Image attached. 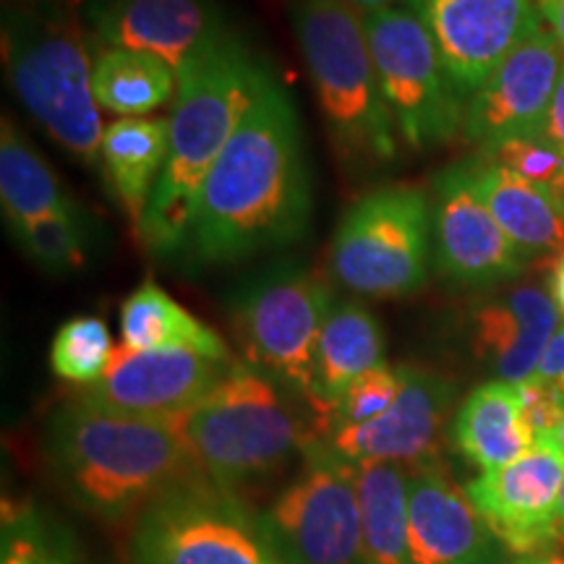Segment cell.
<instances>
[{
  "mask_svg": "<svg viewBox=\"0 0 564 564\" xmlns=\"http://www.w3.org/2000/svg\"><path fill=\"white\" fill-rule=\"evenodd\" d=\"M175 82L178 74L171 63L129 47H102L91 70V87L100 110L123 118H144L171 102Z\"/></svg>",
  "mask_w": 564,
  "mask_h": 564,
  "instance_id": "27",
  "label": "cell"
},
{
  "mask_svg": "<svg viewBox=\"0 0 564 564\" xmlns=\"http://www.w3.org/2000/svg\"><path fill=\"white\" fill-rule=\"evenodd\" d=\"M535 562H539V564H564V554L549 552L544 556H535Z\"/></svg>",
  "mask_w": 564,
  "mask_h": 564,
  "instance_id": "42",
  "label": "cell"
},
{
  "mask_svg": "<svg viewBox=\"0 0 564 564\" xmlns=\"http://www.w3.org/2000/svg\"><path fill=\"white\" fill-rule=\"evenodd\" d=\"M470 178L494 220L525 257L564 249V199L552 188L514 175L497 162L468 160Z\"/></svg>",
  "mask_w": 564,
  "mask_h": 564,
  "instance_id": "21",
  "label": "cell"
},
{
  "mask_svg": "<svg viewBox=\"0 0 564 564\" xmlns=\"http://www.w3.org/2000/svg\"><path fill=\"white\" fill-rule=\"evenodd\" d=\"M0 564H87L74 535L26 505L3 507Z\"/></svg>",
  "mask_w": 564,
  "mask_h": 564,
  "instance_id": "29",
  "label": "cell"
},
{
  "mask_svg": "<svg viewBox=\"0 0 564 564\" xmlns=\"http://www.w3.org/2000/svg\"><path fill=\"white\" fill-rule=\"evenodd\" d=\"M112 352L116 345L108 324L97 316H74L53 337L51 366L66 382L89 387L108 371Z\"/></svg>",
  "mask_w": 564,
  "mask_h": 564,
  "instance_id": "31",
  "label": "cell"
},
{
  "mask_svg": "<svg viewBox=\"0 0 564 564\" xmlns=\"http://www.w3.org/2000/svg\"><path fill=\"white\" fill-rule=\"evenodd\" d=\"M403 390L377 419L329 432V447L350 463L384 460L408 468L436 463L455 403V384L442 373L400 366Z\"/></svg>",
  "mask_w": 564,
  "mask_h": 564,
  "instance_id": "16",
  "label": "cell"
},
{
  "mask_svg": "<svg viewBox=\"0 0 564 564\" xmlns=\"http://www.w3.org/2000/svg\"><path fill=\"white\" fill-rule=\"evenodd\" d=\"M560 329V308L541 285H518L476 303L468 314V348L502 382H525Z\"/></svg>",
  "mask_w": 564,
  "mask_h": 564,
  "instance_id": "19",
  "label": "cell"
},
{
  "mask_svg": "<svg viewBox=\"0 0 564 564\" xmlns=\"http://www.w3.org/2000/svg\"><path fill=\"white\" fill-rule=\"evenodd\" d=\"M293 24L337 158L358 167L392 162L398 129L379 87L364 11L348 0H295Z\"/></svg>",
  "mask_w": 564,
  "mask_h": 564,
  "instance_id": "6",
  "label": "cell"
},
{
  "mask_svg": "<svg viewBox=\"0 0 564 564\" xmlns=\"http://www.w3.org/2000/svg\"><path fill=\"white\" fill-rule=\"evenodd\" d=\"M564 70V51L541 21L465 102L463 139L489 152L541 133Z\"/></svg>",
  "mask_w": 564,
  "mask_h": 564,
  "instance_id": "12",
  "label": "cell"
},
{
  "mask_svg": "<svg viewBox=\"0 0 564 564\" xmlns=\"http://www.w3.org/2000/svg\"><path fill=\"white\" fill-rule=\"evenodd\" d=\"M549 293H552L556 308H560V314L564 316V257L554 267L552 280H549Z\"/></svg>",
  "mask_w": 564,
  "mask_h": 564,
  "instance_id": "38",
  "label": "cell"
},
{
  "mask_svg": "<svg viewBox=\"0 0 564 564\" xmlns=\"http://www.w3.org/2000/svg\"><path fill=\"white\" fill-rule=\"evenodd\" d=\"M312 217V178L301 123L267 68L257 95L196 196L188 249L225 264L299 241Z\"/></svg>",
  "mask_w": 564,
  "mask_h": 564,
  "instance_id": "1",
  "label": "cell"
},
{
  "mask_svg": "<svg viewBox=\"0 0 564 564\" xmlns=\"http://www.w3.org/2000/svg\"><path fill=\"white\" fill-rule=\"evenodd\" d=\"M533 377L546 379V382H562L564 379V327L556 329L552 343L546 345L544 358H541L539 369Z\"/></svg>",
  "mask_w": 564,
  "mask_h": 564,
  "instance_id": "36",
  "label": "cell"
},
{
  "mask_svg": "<svg viewBox=\"0 0 564 564\" xmlns=\"http://www.w3.org/2000/svg\"><path fill=\"white\" fill-rule=\"evenodd\" d=\"M167 150L171 118H121L105 129L100 147L105 175L137 230L165 171Z\"/></svg>",
  "mask_w": 564,
  "mask_h": 564,
  "instance_id": "24",
  "label": "cell"
},
{
  "mask_svg": "<svg viewBox=\"0 0 564 564\" xmlns=\"http://www.w3.org/2000/svg\"><path fill=\"white\" fill-rule=\"evenodd\" d=\"M432 262V199L411 186H384L364 194L343 215L329 251L335 280L369 299L419 293Z\"/></svg>",
  "mask_w": 564,
  "mask_h": 564,
  "instance_id": "8",
  "label": "cell"
},
{
  "mask_svg": "<svg viewBox=\"0 0 564 564\" xmlns=\"http://www.w3.org/2000/svg\"><path fill=\"white\" fill-rule=\"evenodd\" d=\"M539 11L546 30L554 34L564 51V0H539Z\"/></svg>",
  "mask_w": 564,
  "mask_h": 564,
  "instance_id": "37",
  "label": "cell"
},
{
  "mask_svg": "<svg viewBox=\"0 0 564 564\" xmlns=\"http://www.w3.org/2000/svg\"><path fill=\"white\" fill-rule=\"evenodd\" d=\"M564 481V455L554 444H535L510 465L481 470L465 486L478 514L512 554L535 556L556 541L554 512Z\"/></svg>",
  "mask_w": 564,
  "mask_h": 564,
  "instance_id": "17",
  "label": "cell"
},
{
  "mask_svg": "<svg viewBox=\"0 0 564 564\" xmlns=\"http://www.w3.org/2000/svg\"><path fill=\"white\" fill-rule=\"evenodd\" d=\"M267 66L228 34L178 70V95L171 112V150L139 236L154 253L188 246L196 196L257 95Z\"/></svg>",
  "mask_w": 564,
  "mask_h": 564,
  "instance_id": "2",
  "label": "cell"
},
{
  "mask_svg": "<svg viewBox=\"0 0 564 564\" xmlns=\"http://www.w3.org/2000/svg\"><path fill=\"white\" fill-rule=\"evenodd\" d=\"M408 546L411 564H502L497 535L434 463L408 478Z\"/></svg>",
  "mask_w": 564,
  "mask_h": 564,
  "instance_id": "18",
  "label": "cell"
},
{
  "mask_svg": "<svg viewBox=\"0 0 564 564\" xmlns=\"http://www.w3.org/2000/svg\"><path fill=\"white\" fill-rule=\"evenodd\" d=\"M408 465L356 463L364 520V564H411L408 546Z\"/></svg>",
  "mask_w": 564,
  "mask_h": 564,
  "instance_id": "26",
  "label": "cell"
},
{
  "mask_svg": "<svg viewBox=\"0 0 564 564\" xmlns=\"http://www.w3.org/2000/svg\"><path fill=\"white\" fill-rule=\"evenodd\" d=\"M335 306L319 272L278 264L246 282L230 303L232 327L251 366L314 403L316 345Z\"/></svg>",
  "mask_w": 564,
  "mask_h": 564,
  "instance_id": "9",
  "label": "cell"
},
{
  "mask_svg": "<svg viewBox=\"0 0 564 564\" xmlns=\"http://www.w3.org/2000/svg\"><path fill=\"white\" fill-rule=\"evenodd\" d=\"M303 457V474L267 512L288 564H364L356 463L319 440Z\"/></svg>",
  "mask_w": 564,
  "mask_h": 564,
  "instance_id": "11",
  "label": "cell"
},
{
  "mask_svg": "<svg viewBox=\"0 0 564 564\" xmlns=\"http://www.w3.org/2000/svg\"><path fill=\"white\" fill-rule=\"evenodd\" d=\"M408 9L432 32L465 102L544 21L539 0H408Z\"/></svg>",
  "mask_w": 564,
  "mask_h": 564,
  "instance_id": "15",
  "label": "cell"
},
{
  "mask_svg": "<svg viewBox=\"0 0 564 564\" xmlns=\"http://www.w3.org/2000/svg\"><path fill=\"white\" fill-rule=\"evenodd\" d=\"M3 63L13 95L42 129L82 162L100 158L108 126L95 100V61L74 9L19 3L6 11Z\"/></svg>",
  "mask_w": 564,
  "mask_h": 564,
  "instance_id": "5",
  "label": "cell"
},
{
  "mask_svg": "<svg viewBox=\"0 0 564 564\" xmlns=\"http://www.w3.org/2000/svg\"><path fill=\"white\" fill-rule=\"evenodd\" d=\"M478 158L497 162L520 178L552 188L564 199V158L541 133L505 141L489 152H478Z\"/></svg>",
  "mask_w": 564,
  "mask_h": 564,
  "instance_id": "33",
  "label": "cell"
},
{
  "mask_svg": "<svg viewBox=\"0 0 564 564\" xmlns=\"http://www.w3.org/2000/svg\"><path fill=\"white\" fill-rule=\"evenodd\" d=\"M434 264L444 278L489 288L525 272L528 257L494 220L470 178L468 162L444 167L434 178Z\"/></svg>",
  "mask_w": 564,
  "mask_h": 564,
  "instance_id": "13",
  "label": "cell"
},
{
  "mask_svg": "<svg viewBox=\"0 0 564 564\" xmlns=\"http://www.w3.org/2000/svg\"><path fill=\"white\" fill-rule=\"evenodd\" d=\"M518 392L535 444H549L564 419V390L556 382L531 377L518 382Z\"/></svg>",
  "mask_w": 564,
  "mask_h": 564,
  "instance_id": "34",
  "label": "cell"
},
{
  "mask_svg": "<svg viewBox=\"0 0 564 564\" xmlns=\"http://www.w3.org/2000/svg\"><path fill=\"white\" fill-rule=\"evenodd\" d=\"M228 34L215 0H108L97 17L105 47L158 55L175 74Z\"/></svg>",
  "mask_w": 564,
  "mask_h": 564,
  "instance_id": "20",
  "label": "cell"
},
{
  "mask_svg": "<svg viewBox=\"0 0 564 564\" xmlns=\"http://www.w3.org/2000/svg\"><path fill=\"white\" fill-rule=\"evenodd\" d=\"M121 337L133 350H196L217 361H232L215 329L196 319L154 280H144L121 306Z\"/></svg>",
  "mask_w": 564,
  "mask_h": 564,
  "instance_id": "25",
  "label": "cell"
},
{
  "mask_svg": "<svg viewBox=\"0 0 564 564\" xmlns=\"http://www.w3.org/2000/svg\"><path fill=\"white\" fill-rule=\"evenodd\" d=\"M541 137H544L549 144L556 147L564 158V70L562 79L556 84V91L552 97V105H549L544 129H541Z\"/></svg>",
  "mask_w": 564,
  "mask_h": 564,
  "instance_id": "35",
  "label": "cell"
},
{
  "mask_svg": "<svg viewBox=\"0 0 564 564\" xmlns=\"http://www.w3.org/2000/svg\"><path fill=\"white\" fill-rule=\"evenodd\" d=\"M549 444H554L556 449H560V453L564 455V419H562V423H560V429H556L554 432V436H552V442Z\"/></svg>",
  "mask_w": 564,
  "mask_h": 564,
  "instance_id": "43",
  "label": "cell"
},
{
  "mask_svg": "<svg viewBox=\"0 0 564 564\" xmlns=\"http://www.w3.org/2000/svg\"><path fill=\"white\" fill-rule=\"evenodd\" d=\"M45 453L68 497L105 520L139 514L199 474L167 421L97 411L79 400L51 415Z\"/></svg>",
  "mask_w": 564,
  "mask_h": 564,
  "instance_id": "3",
  "label": "cell"
},
{
  "mask_svg": "<svg viewBox=\"0 0 564 564\" xmlns=\"http://www.w3.org/2000/svg\"><path fill=\"white\" fill-rule=\"evenodd\" d=\"M167 423L196 470L232 491L262 481L316 440L278 379L238 361L215 390Z\"/></svg>",
  "mask_w": 564,
  "mask_h": 564,
  "instance_id": "4",
  "label": "cell"
},
{
  "mask_svg": "<svg viewBox=\"0 0 564 564\" xmlns=\"http://www.w3.org/2000/svg\"><path fill=\"white\" fill-rule=\"evenodd\" d=\"M348 3L356 6L358 11L369 13V11H377V9H387V6H392V0H348Z\"/></svg>",
  "mask_w": 564,
  "mask_h": 564,
  "instance_id": "40",
  "label": "cell"
},
{
  "mask_svg": "<svg viewBox=\"0 0 564 564\" xmlns=\"http://www.w3.org/2000/svg\"><path fill=\"white\" fill-rule=\"evenodd\" d=\"M453 442L481 470L502 468L531 453L535 440L525 423L518 384L491 379L476 387L457 408Z\"/></svg>",
  "mask_w": 564,
  "mask_h": 564,
  "instance_id": "23",
  "label": "cell"
},
{
  "mask_svg": "<svg viewBox=\"0 0 564 564\" xmlns=\"http://www.w3.org/2000/svg\"><path fill=\"white\" fill-rule=\"evenodd\" d=\"M19 3H51V6H66V9H76V6H84L87 0H19Z\"/></svg>",
  "mask_w": 564,
  "mask_h": 564,
  "instance_id": "41",
  "label": "cell"
},
{
  "mask_svg": "<svg viewBox=\"0 0 564 564\" xmlns=\"http://www.w3.org/2000/svg\"><path fill=\"white\" fill-rule=\"evenodd\" d=\"M11 232L32 262L45 267L47 272L76 270L87 259L89 228L74 204L40 220L13 225Z\"/></svg>",
  "mask_w": 564,
  "mask_h": 564,
  "instance_id": "30",
  "label": "cell"
},
{
  "mask_svg": "<svg viewBox=\"0 0 564 564\" xmlns=\"http://www.w3.org/2000/svg\"><path fill=\"white\" fill-rule=\"evenodd\" d=\"M384 364L382 324L361 303H335L316 345L314 403L322 426L333 419L345 390L366 371Z\"/></svg>",
  "mask_w": 564,
  "mask_h": 564,
  "instance_id": "22",
  "label": "cell"
},
{
  "mask_svg": "<svg viewBox=\"0 0 564 564\" xmlns=\"http://www.w3.org/2000/svg\"><path fill=\"white\" fill-rule=\"evenodd\" d=\"M379 87L400 139L415 152L463 133L465 97L449 79L432 32L411 9L387 6L364 13Z\"/></svg>",
  "mask_w": 564,
  "mask_h": 564,
  "instance_id": "10",
  "label": "cell"
},
{
  "mask_svg": "<svg viewBox=\"0 0 564 564\" xmlns=\"http://www.w3.org/2000/svg\"><path fill=\"white\" fill-rule=\"evenodd\" d=\"M400 390H403V371L392 369V366H377V369L361 373L352 382L337 403L333 419L327 421V429H343V426H358L366 423L384 411H390L398 400Z\"/></svg>",
  "mask_w": 564,
  "mask_h": 564,
  "instance_id": "32",
  "label": "cell"
},
{
  "mask_svg": "<svg viewBox=\"0 0 564 564\" xmlns=\"http://www.w3.org/2000/svg\"><path fill=\"white\" fill-rule=\"evenodd\" d=\"M518 564H539V562H535V556H528V560H523V562H518Z\"/></svg>",
  "mask_w": 564,
  "mask_h": 564,
  "instance_id": "44",
  "label": "cell"
},
{
  "mask_svg": "<svg viewBox=\"0 0 564 564\" xmlns=\"http://www.w3.org/2000/svg\"><path fill=\"white\" fill-rule=\"evenodd\" d=\"M131 564H288L267 514L196 474L137 514Z\"/></svg>",
  "mask_w": 564,
  "mask_h": 564,
  "instance_id": "7",
  "label": "cell"
},
{
  "mask_svg": "<svg viewBox=\"0 0 564 564\" xmlns=\"http://www.w3.org/2000/svg\"><path fill=\"white\" fill-rule=\"evenodd\" d=\"M0 204L11 228L70 207L58 175L9 118L0 131Z\"/></svg>",
  "mask_w": 564,
  "mask_h": 564,
  "instance_id": "28",
  "label": "cell"
},
{
  "mask_svg": "<svg viewBox=\"0 0 564 564\" xmlns=\"http://www.w3.org/2000/svg\"><path fill=\"white\" fill-rule=\"evenodd\" d=\"M554 533H556V541H564V481H562V489H560V499H556Z\"/></svg>",
  "mask_w": 564,
  "mask_h": 564,
  "instance_id": "39",
  "label": "cell"
},
{
  "mask_svg": "<svg viewBox=\"0 0 564 564\" xmlns=\"http://www.w3.org/2000/svg\"><path fill=\"white\" fill-rule=\"evenodd\" d=\"M232 364L196 350H133L121 345L100 382L84 387L74 400L116 415L171 421L215 390Z\"/></svg>",
  "mask_w": 564,
  "mask_h": 564,
  "instance_id": "14",
  "label": "cell"
}]
</instances>
